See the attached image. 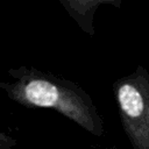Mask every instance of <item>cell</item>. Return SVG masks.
Instances as JSON below:
<instances>
[{
    "mask_svg": "<svg viewBox=\"0 0 149 149\" xmlns=\"http://www.w3.org/2000/svg\"><path fill=\"white\" fill-rule=\"evenodd\" d=\"M62 3L66 7L68 12L79 22V24L84 26V19L86 20V26H87V31L92 34V28L91 26V20L92 16H90L87 13H93L94 7L100 3V1H62Z\"/></svg>",
    "mask_w": 149,
    "mask_h": 149,
    "instance_id": "3",
    "label": "cell"
},
{
    "mask_svg": "<svg viewBox=\"0 0 149 149\" xmlns=\"http://www.w3.org/2000/svg\"><path fill=\"white\" fill-rule=\"evenodd\" d=\"M10 139H8L3 133L0 132V149H9Z\"/></svg>",
    "mask_w": 149,
    "mask_h": 149,
    "instance_id": "4",
    "label": "cell"
},
{
    "mask_svg": "<svg viewBox=\"0 0 149 149\" xmlns=\"http://www.w3.org/2000/svg\"><path fill=\"white\" fill-rule=\"evenodd\" d=\"M121 120L135 149H149V76L139 68L115 83Z\"/></svg>",
    "mask_w": 149,
    "mask_h": 149,
    "instance_id": "2",
    "label": "cell"
},
{
    "mask_svg": "<svg viewBox=\"0 0 149 149\" xmlns=\"http://www.w3.org/2000/svg\"><path fill=\"white\" fill-rule=\"evenodd\" d=\"M10 83H0L9 98L28 107L54 108L94 135H101L102 122L97 109L78 85L35 69L10 70Z\"/></svg>",
    "mask_w": 149,
    "mask_h": 149,
    "instance_id": "1",
    "label": "cell"
}]
</instances>
